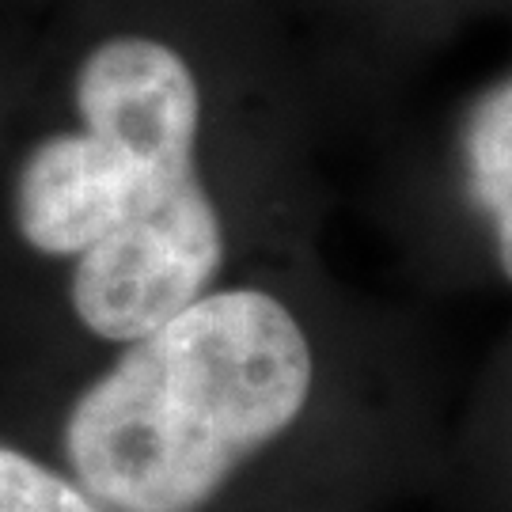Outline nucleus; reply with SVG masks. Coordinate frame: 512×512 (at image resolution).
Listing matches in <instances>:
<instances>
[{"instance_id":"obj_1","label":"nucleus","mask_w":512,"mask_h":512,"mask_svg":"<svg viewBox=\"0 0 512 512\" xmlns=\"http://www.w3.org/2000/svg\"><path fill=\"white\" fill-rule=\"evenodd\" d=\"M311 391L296 311L266 289H209L76 395L69 478L103 512H202L304 418Z\"/></svg>"},{"instance_id":"obj_2","label":"nucleus","mask_w":512,"mask_h":512,"mask_svg":"<svg viewBox=\"0 0 512 512\" xmlns=\"http://www.w3.org/2000/svg\"><path fill=\"white\" fill-rule=\"evenodd\" d=\"M224 258V217L198 175L76 255L69 304L99 342L129 346L209 293Z\"/></svg>"},{"instance_id":"obj_3","label":"nucleus","mask_w":512,"mask_h":512,"mask_svg":"<svg viewBox=\"0 0 512 512\" xmlns=\"http://www.w3.org/2000/svg\"><path fill=\"white\" fill-rule=\"evenodd\" d=\"M467 175L482 217L490 224L501 274H512V80H490L467 110L463 129Z\"/></svg>"},{"instance_id":"obj_4","label":"nucleus","mask_w":512,"mask_h":512,"mask_svg":"<svg viewBox=\"0 0 512 512\" xmlns=\"http://www.w3.org/2000/svg\"><path fill=\"white\" fill-rule=\"evenodd\" d=\"M0 512H103L69 475L0 444Z\"/></svg>"}]
</instances>
